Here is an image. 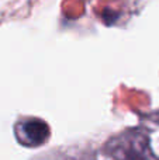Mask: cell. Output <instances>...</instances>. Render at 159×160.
I'll list each match as a JSON object with an SVG mask.
<instances>
[{"label":"cell","instance_id":"obj_1","mask_svg":"<svg viewBox=\"0 0 159 160\" xmlns=\"http://www.w3.org/2000/svg\"><path fill=\"white\" fill-rule=\"evenodd\" d=\"M106 152L113 160H154L149 135L141 129H130L111 138Z\"/></svg>","mask_w":159,"mask_h":160},{"label":"cell","instance_id":"obj_2","mask_svg":"<svg viewBox=\"0 0 159 160\" xmlns=\"http://www.w3.org/2000/svg\"><path fill=\"white\" fill-rule=\"evenodd\" d=\"M49 125L39 118H24L14 125L17 142L25 148H38L49 139Z\"/></svg>","mask_w":159,"mask_h":160},{"label":"cell","instance_id":"obj_3","mask_svg":"<svg viewBox=\"0 0 159 160\" xmlns=\"http://www.w3.org/2000/svg\"><path fill=\"white\" fill-rule=\"evenodd\" d=\"M149 141H151V150L154 153V156L159 158V136H155V138L149 136Z\"/></svg>","mask_w":159,"mask_h":160}]
</instances>
